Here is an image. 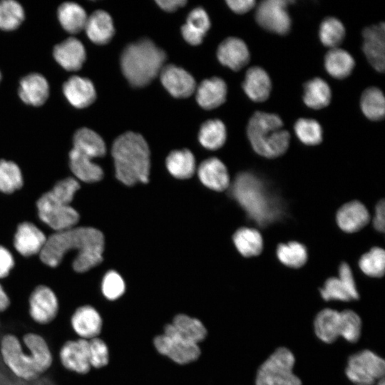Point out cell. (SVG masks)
I'll use <instances>...</instances> for the list:
<instances>
[{"label": "cell", "mask_w": 385, "mask_h": 385, "mask_svg": "<svg viewBox=\"0 0 385 385\" xmlns=\"http://www.w3.org/2000/svg\"><path fill=\"white\" fill-rule=\"evenodd\" d=\"M104 237L93 227L69 228L51 235L40 252L41 261L50 267L58 265L66 252L77 250L78 255L73 262V270L84 272L100 264L103 260Z\"/></svg>", "instance_id": "1"}, {"label": "cell", "mask_w": 385, "mask_h": 385, "mask_svg": "<svg viewBox=\"0 0 385 385\" xmlns=\"http://www.w3.org/2000/svg\"><path fill=\"white\" fill-rule=\"evenodd\" d=\"M233 197L259 225L265 226L281 217L282 207L265 185L250 173H241L231 189Z\"/></svg>", "instance_id": "2"}, {"label": "cell", "mask_w": 385, "mask_h": 385, "mask_svg": "<svg viewBox=\"0 0 385 385\" xmlns=\"http://www.w3.org/2000/svg\"><path fill=\"white\" fill-rule=\"evenodd\" d=\"M115 176L126 185L148 182L150 150L139 133L128 131L118 136L112 147Z\"/></svg>", "instance_id": "3"}, {"label": "cell", "mask_w": 385, "mask_h": 385, "mask_svg": "<svg viewBox=\"0 0 385 385\" xmlns=\"http://www.w3.org/2000/svg\"><path fill=\"white\" fill-rule=\"evenodd\" d=\"M166 59L163 50L143 38L128 45L120 56L122 72L133 87L147 86L160 73Z\"/></svg>", "instance_id": "4"}, {"label": "cell", "mask_w": 385, "mask_h": 385, "mask_svg": "<svg viewBox=\"0 0 385 385\" xmlns=\"http://www.w3.org/2000/svg\"><path fill=\"white\" fill-rule=\"evenodd\" d=\"M79 188L78 181L72 178L58 182L37 202L40 219L57 232L72 228L79 215L69 204Z\"/></svg>", "instance_id": "5"}, {"label": "cell", "mask_w": 385, "mask_h": 385, "mask_svg": "<svg viewBox=\"0 0 385 385\" xmlns=\"http://www.w3.org/2000/svg\"><path fill=\"white\" fill-rule=\"evenodd\" d=\"M281 118L274 113L257 111L248 121L247 134L253 150L260 155L274 158L289 148L290 134L283 129Z\"/></svg>", "instance_id": "6"}, {"label": "cell", "mask_w": 385, "mask_h": 385, "mask_svg": "<svg viewBox=\"0 0 385 385\" xmlns=\"http://www.w3.org/2000/svg\"><path fill=\"white\" fill-rule=\"evenodd\" d=\"M314 327L317 337L326 343L334 342L339 337L354 343L360 337L361 320L352 310L338 312L327 308L317 314Z\"/></svg>", "instance_id": "7"}, {"label": "cell", "mask_w": 385, "mask_h": 385, "mask_svg": "<svg viewBox=\"0 0 385 385\" xmlns=\"http://www.w3.org/2000/svg\"><path fill=\"white\" fill-rule=\"evenodd\" d=\"M295 359L285 347L276 349L260 366L256 385H302L300 379L293 373Z\"/></svg>", "instance_id": "8"}, {"label": "cell", "mask_w": 385, "mask_h": 385, "mask_svg": "<svg viewBox=\"0 0 385 385\" xmlns=\"http://www.w3.org/2000/svg\"><path fill=\"white\" fill-rule=\"evenodd\" d=\"M0 351L4 362L17 377L31 381L42 374L32 353L27 355L23 351L15 335L7 334L2 337Z\"/></svg>", "instance_id": "9"}, {"label": "cell", "mask_w": 385, "mask_h": 385, "mask_svg": "<svg viewBox=\"0 0 385 385\" xmlns=\"http://www.w3.org/2000/svg\"><path fill=\"white\" fill-rule=\"evenodd\" d=\"M347 378L356 385H373L384 378V360L365 349L351 355L345 370Z\"/></svg>", "instance_id": "10"}, {"label": "cell", "mask_w": 385, "mask_h": 385, "mask_svg": "<svg viewBox=\"0 0 385 385\" xmlns=\"http://www.w3.org/2000/svg\"><path fill=\"white\" fill-rule=\"evenodd\" d=\"M153 343L159 353L180 364L194 361L200 355L197 344L178 337L174 332L171 324L165 327L164 334L157 336Z\"/></svg>", "instance_id": "11"}, {"label": "cell", "mask_w": 385, "mask_h": 385, "mask_svg": "<svg viewBox=\"0 0 385 385\" xmlns=\"http://www.w3.org/2000/svg\"><path fill=\"white\" fill-rule=\"evenodd\" d=\"M292 1L265 0L261 1L256 8L255 20L264 29L279 34H287L292 25L290 16L287 11Z\"/></svg>", "instance_id": "12"}, {"label": "cell", "mask_w": 385, "mask_h": 385, "mask_svg": "<svg viewBox=\"0 0 385 385\" xmlns=\"http://www.w3.org/2000/svg\"><path fill=\"white\" fill-rule=\"evenodd\" d=\"M58 312V302L54 292L45 285L35 288L29 298V314L40 324L53 321Z\"/></svg>", "instance_id": "13"}, {"label": "cell", "mask_w": 385, "mask_h": 385, "mask_svg": "<svg viewBox=\"0 0 385 385\" xmlns=\"http://www.w3.org/2000/svg\"><path fill=\"white\" fill-rule=\"evenodd\" d=\"M385 25L381 22L366 27L362 31V49L369 63L378 72L385 68Z\"/></svg>", "instance_id": "14"}, {"label": "cell", "mask_w": 385, "mask_h": 385, "mask_svg": "<svg viewBox=\"0 0 385 385\" xmlns=\"http://www.w3.org/2000/svg\"><path fill=\"white\" fill-rule=\"evenodd\" d=\"M61 364L69 371L86 374L91 369L88 341L84 339L66 341L61 347Z\"/></svg>", "instance_id": "15"}, {"label": "cell", "mask_w": 385, "mask_h": 385, "mask_svg": "<svg viewBox=\"0 0 385 385\" xmlns=\"http://www.w3.org/2000/svg\"><path fill=\"white\" fill-rule=\"evenodd\" d=\"M163 86L175 98H188L195 91L194 78L183 68L173 64L163 66L160 72Z\"/></svg>", "instance_id": "16"}, {"label": "cell", "mask_w": 385, "mask_h": 385, "mask_svg": "<svg viewBox=\"0 0 385 385\" xmlns=\"http://www.w3.org/2000/svg\"><path fill=\"white\" fill-rule=\"evenodd\" d=\"M217 57L222 65L237 71L248 63L250 54L243 40L230 36L218 46Z\"/></svg>", "instance_id": "17"}, {"label": "cell", "mask_w": 385, "mask_h": 385, "mask_svg": "<svg viewBox=\"0 0 385 385\" xmlns=\"http://www.w3.org/2000/svg\"><path fill=\"white\" fill-rule=\"evenodd\" d=\"M53 57L64 69L70 71L79 70L86 58L83 44L75 37H69L53 48Z\"/></svg>", "instance_id": "18"}, {"label": "cell", "mask_w": 385, "mask_h": 385, "mask_svg": "<svg viewBox=\"0 0 385 385\" xmlns=\"http://www.w3.org/2000/svg\"><path fill=\"white\" fill-rule=\"evenodd\" d=\"M63 93L67 101L77 108L88 107L96 98L93 83L88 78L78 76L70 77L63 83Z\"/></svg>", "instance_id": "19"}, {"label": "cell", "mask_w": 385, "mask_h": 385, "mask_svg": "<svg viewBox=\"0 0 385 385\" xmlns=\"http://www.w3.org/2000/svg\"><path fill=\"white\" fill-rule=\"evenodd\" d=\"M74 332L84 339L98 337L102 328V319L97 310L90 305L77 308L71 318Z\"/></svg>", "instance_id": "20"}, {"label": "cell", "mask_w": 385, "mask_h": 385, "mask_svg": "<svg viewBox=\"0 0 385 385\" xmlns=\"http://www.w3.org/2000/svg\"><path fill=\"white\" fill-rule=\"evenodd\" d=\"M19 95L26 104L34 106H41L49 96L48 81L41 74L30 73L21 79Z\"/></svg>", "instance_id": "21"}, {"label": "cell", "mask_w": 385, "mask_h": 385, "mask_svg": "<svg viewBox=\"0 0 385 385\" xmlns=\"http://www.w3.org/2000/svg\"><path fill=\"white\" fill-rule=\"evenodd\" d=\"M46 240L45 235L37 227L25 222L17 228L14 247L20 254L28 257L41 252Z\"/></svg>", "instance_id": "22"}, {"label": "cell", "mask_w": 385, "mask_h": 385, "mask_svg": "<svg viewBox=\"0 0 385 385\" xmlns=\"http://www.w3.org/2000/svg\"><path fill=\"white\" fill-rule=\"evenodd\" d=\"M242 88L252 101L261 103L269 98L272 81L265 70L260 66H252L245 73Z\"/></svg>", "instance_id": "23"}, {"label": "cell", "mask_w": 385, "mask_h": 385, "mask_svg": "<svg viewBox=\"0 0 385 385\" xmlns=\"http://www.w3.org/2000/svg\"><path fill=\"white\" fill-rule=\"evenodd\" d=\"M200 181L208 188L222 191L230 185V178L226 166L219 159L210 158L202 161L198 168Z\"/></svg>", "instance_id": "24"}, {"label": "cell", "mask_w": 385, "mask_h": 385, "mask_svg": "<svg viewBox=\"0 0 385 385\" xmlns=\"http://www.w3.org/2000/svg\"><path fill=\"white\" fill-rule=\"evenodd\" d=\"M370 220L366 207L359 201H351L342 205L337 213L339 227L346 232H355L363 228Z\"/></svg>", "instance_id": "25"}, {"label": "cell", "mask_w": 385, "mask_h": 385, "mask_svg": "<svg viewBox=\"0 0 385 385\" xmlns=\"http://www.w3.org/2000/svg\"><path fill=\"white\" fill-rule=\"evenodd\" d=\"M227 91V85L222 78L205 79L197 88L196 101L204 109H214L225 101Z\"/></svg>", "instance_id": "26"}, {"label": "cell", "mask_w": 385, "mask_h": 385, "mask_svg": "<svg viewBox=\"0 0 385 385\" xmlns=\"http://www.w3.org/2000/svg\"><path fill=\"white\" fill-rule=\"evenodd\" d=\"M84 29L89 39L98 45L108 43L115 33L111 16L103 10L95 11L88 16Z\"/></svg>", "instance_id": "27"}, {"label": "cell", "mask_w": 385, "mask_h": 385, "mask_svg": "<svg viewBox=\"0 0 385 385\" xmlns=\"http://www.w3.org/2000/svg\"><path fill=\"white\" fill-rule=\"evenodd\" d=\"M210 27V21L206 11L200 7L192 9L188 15L186 23L181 27L184 39L191 45L202 43Z\"/></svg>", "instance_id": "28"}, {"label": "cell", "mask_w": 385, "mask_h": 385, "mask_svg": "<svg viewBox=\"0 0 385 385\" xmlns=\"http://www.w3.org/2000/svg\"><path fill=\"white\" fill-rule=\"evenodd\" d=\"M73 149L91 158L102 157L106 152L103 138L94 130L81 128L76 131L73 138Z\"/></svg>", "instance_id": "29"}, {"label": "cell", "mask_w": 385, "mask_h": 385, "mask_svg": "<svg viewBox=\"0 0 385 385\" xmlns=\"http://www.w3.org/2000/svg\"><path fill=\"white\" fill-rule=\"evenodd\" d=\"M355 66L352 56L339 47L330 48L324 56V67L333 78L343 79L349 76Z\"/></svg>", "instance_id": "30"}, {"label": "cell", "mask_w": 385, "mask_h": 385, "mask_svg": "<svg viewBox=\"0 0 385 385\" xmlns=\"http://www.w3.org/2000/svg\"><path fill=\"white\" fill-rule=\"evenodd\" d=\"M70 168L73 174L86 183L99 181L103 176L101 168L92 162V158L75 149L69 153Z\"/></svg>", "instance_id": "31"}, {"label": "cell", "mask_w": 385, "mask_h": 385, "mask_svg": "<svg viewBox=\"0 0 385 385\" xmlns=\"http://www.w3.org/2000/svg\"><path fill=\"white\" fill-rule=\"evenodd\" d=\"M57 16L64 30L72 34L84 29L88 18L81 6L71 1L61 4L58 8Z\"/></svg>", "instance_id": "32"}, {"label": "cell", "mask_w": 385, "mask_h": 385, "mask_svg": "<svg viewBox=\"0 0 385 385\" xmlns=\"http://www.w3.org/2000/svg\"><path fill=\"white\" fill-rule=\"evenodd\" d=\"M332 98L329 84L321 78H314L304 85L303 101L310 108L319 110L327 107Z\"/></svg>", "instance_id": "33"}, {"label": "cell", "mask_w": 385, "mask_h": 385, "mask_svg": "<svg viewBox=\"0 0 385 385\" xmlns=\"http://www.w3.org/2000/svg\"><path fill=\"white\" fill-rule=\"evenodd\" d=\"M171 326L178 337L197 344L207 336V330L203 324L199 319L185 314L176 315Z\"/></svg>", "instance_id": "34"}, {"label": "cell", "mask_w": 385, "mask_h": 385, "mask_svg": "<svg viewBox=\"0 0 385 385\" xmlns=\"http://www.w3.org/2000/svg\"><path fill=\"white\" fill-rule=\"evenodd\" d=\"M166 167L174 177L180 179L189 178L195 170L194 155L188 149L173 150L166 158Z\"/></svg>", "instance_id": "35"}, {"label": "cell", "mask_w": 385, "mask_h": 385, "mask_svg": "<svg viewBox=\"0 0 385 385\" xmlns=\"http://www.w3.org/2000/svg\"><path fill=\"white\" fill-rule=\"evenodd\" d=\"M360 106L364 115L371 120L379 121L384 118V96L382 91L376 87H369L363 91Z\"/></svg>", "instance_id": "36"}, {"label": "cell", "mask_w": 385, "mask_h": 385, "mask_svg": "<svg viewBox=\"0 0 385 385\" xmlns=\"http://www.w3.org/2000/svg\"><path fill=\"white\" fill-rule=\"evenodd\" d=\"M234 244L245 257H253L260 254L263 247L262 237L255 229L241 227L233 235Z\"/></svg>", "instance_id": "37"}, {"label": "cell", "mask_w": 385, "mask_h": 385, "mask_svg": "<svg viewBox=\"0 0 385 385\" xmlns=\"http://www.w3.org/2000/svg\"><path fill=\"white\" fill-rule=\"evenodd\" d=\"M227 132L225 124L218 119L203 123L200 128L198 139L201 145L209 150H217L225 143Z\"/></svg>", "instance_id": "38"}, {"label": "cell", "mask_w": 385, "mask_h": 385, "mask_svg": "<svg viewBox=\"0 0 385 385\" xmlns=\"http://www.w3.org/2000/svg\"><path fill=\"white\" fill-rule=\"evenodd\" d=\"M24 344L32 353L43 374L52 365L53 356L45 339L39 334L27 333L23 337Z\"/></svg>", "instance_id": "39"}, {"label": "cell", "mask_w": 385, "mask_h": 385, "mask_svg": "<svg viewBox=\"0 0 385 385\" xmlns=\"http://www.w3.org/2000/svg\"><path fill=\"white\" fill-rule=\"evenodd\" d=\"M345 28L340 20L327 17L321 23L319 36L322 44L330 48H337L345 37Z\"/></svg>", "instance_id": "40"}, {"label": "cell", "mask_w": 385, "mask_h": 385, "mask_svg": "<svg viewBox=\"0 0 385 385\" xmlns=\"http://www.w3.org/2000/svg\"><path fill=\"white\" fill-rule=\"evenodd\" d=\"M24 10L14 0L0 1V29L4 31L16 29L24 21Z\"/></svg>", "instance_id": "41"}, {"label": "cell", "mask_w": 385, "mask_h": 385, "mask_svg": "<svg viewBox=\"0 0 385 385\" xmlns=\"http://www.w3.org/2000/svg\"><path fill=\"white\" fill-rule=\"evenodd\" d=\"M277 255L281 262L292 268H299L307 260L305 247L297 242L280 244L277 249Z\"/></svg>", "instance_id": "42"}, {"label": "cell", "mask_w": 385, "mask_h": 385, "mask_svg": "<svg viewBox=\"0 0 385 385\" xmlns=\"http://www.w3.org/2000/svg\"><path fill=\"white\" fill-rule=\"evenodd\" d=\"M294 130L299 140L305 145H316L322 141V126L314 119H298L294 123Z\"/></svg>", "instance_id": "43"}, {"label": "cell", "mask_w": 385, "mask_h": 385, "mask_svg": "<svg viewBox=\"0 0 385 385\" xmlns=\"http://www.w3.org/2000/svg\"><path fill=\"white\" fill-rule=\"evenodd\" d=\"M23 179L18 165L12 161L0 160V191L11 193L21 188Z\"/></svg>", "instance_id": "44"}, {"label": "cell", "mask_w": 385, "mask_h": 385, "mask_svg": "<svg viewBox=\"0 0 385 385\" xmlns=\"http://www.w3.org/2000/svg\"><path fill=\"white\" fill-rule=\"evenodd\" d=\"M359 265L362 272L374 277H382L385 268V252L380 247H374L361 256Z\"/></svg>", "instance_id": "45"}, {"label": "cell", "mask_w": 385, "mask_h": 385, "mask_svg": "<svg viewBox=\"0 0 385 385\" xmlns=\"http://www.w3.org/2000/svg\"><path fill=\"white\" fill-rule=\"evenodd\" d=\"M320 294L326 301L334 299L349 302L359 297V295L354 294L339 277L329 278L324 287L320 289Z\"/></svg>", "instance_id": "46"}, {"label": "cell", "mask_w": 385, "mask_h": 385, "mask_svg": "<svg viewBox=\"0 0 385 385\" xmlns=\"http://www.w3.org/2000/svg\"><path fill=\"white\" fill-rule=\"evenodd\" d=\"M125 291V283L120 275L115 271L106 274L102 282V292L104 296L114 300L120 297Z\"/></svg>", "instance_id": "47"}, {"label": "cell", "mask_w": 385, "mask_h": 385, "mask_svg": "<svg viewBox=\"0 0 385 385\" xmlns=\"http://www.w3.org/2000/svg\"><path fill=\"white\" fill-rule=\"evenodd\" d=\"M89 359L91 366L99 369L108 363V349L106 343L100 338L95 337L88 341Z\"/></svg>", "instance_id": "48"}, {"label": "cell", "mask_w": 385, "mask_h": 385, "mask_svg": "<svg viewBox=\"0 0 385 385\" xmlns=\"http://www.w3.org/2000/svg\"><path fill=\"white\" fill-rule=\"evenodd\" d=\"M339 278L354 294L359 295L352 272L346 262L342 263L339 266Z\"/></svg>", "instance_id": "49"}, {"label": "cell", "mask_w": 385, "mask_h": 385, "mask_svg": "<svg viewBox=\"0 0 385 385\" xmlns=\"http://www.w3.org/2000/svg\"><path fill=\"white\" fill-rule=\"evenodd\" d=\"M14 264L11 253L6 248L0 246V278H4L9 274Z\"/></svg>", "instance_id": "50"}, {"label": "cell", "mask_w": 385, "mask_h": 385, "mask_svg": "<svg viewBox=\"0 0 385 385\" xmlns=\"http://www.w3.org/2000/svg\"><path fill=\"white\" fill-rule=\"evenodd\" d=\"M226 3L234 12L240 14L250 11L256 4L253 0H229Z\"/></svg>", "instance_id": "51"}, {"label": "cell", "mask_w": 385, "mask_h": 385, "mask_svg": "<svg viewBox=\"0 0 385 385\" xmlns=\"http://www.w3.org/2000/svg\"><path fill=\"white\" fill-rule=\"evenodd\" d=\"M384 212L385 205L384 201L382 200L376 206L374 218L373 220L374 228L381 232L384 231Z\"/></svg>", "instance_id": "52"}, {"label": "cell", "mask_w": 385, "mask_h": 385, "mask_svg": "<svg viewBox=\"0 0 385 385\" xmlns=\"http://www.w3.org/2000/svg\"><path fill=\"white\" fill-rule=\"evenodd\" d=\"M156 3L163 10L167 12H173L185 5L187 1L184 0H158Z\"/></svg>", "instance_id": "53"}, {"label": "cell", "mask_w": 385, "mask_h": 385, "mask_svg": "<svg viewBox=\"0 0 385 385\" xmlns=\"http://www.w3.org/2000/svg\"><path fill=\"white\" fill-rule=\"evenodd\" d=\"M9 299L0 284V313L4 312L9 307Z\"/></svg>", "instance_id": "54"}, {"label": "cell", "mask_w": 385, "mask_h": 385, "mask_svg": "<svg viewBox=\"0 0 385 385\" xmlns=\"http://www.w3.org/2000/svg\"><path fill=\"white\" fill-rule=\"evenodd\" d=\"M376 385H385L384 378L380 379V380L376 383Z\"/></svg>", "instance_id": "55"}, {"label": "cell", "mask_w": 385, "mask_h": 385, "mask_svg": "<svg viewBox=\"0 0 385 385\" xmlns=\"http://www.w3.org/2000/svg\"><path fill=\"white\" fill-rule=\"evenodd\" d=\"M1 73L0 72V81H1Z\"/></svg>", "instance_id": "56"}]
</instances>
